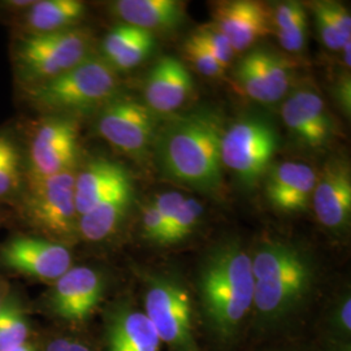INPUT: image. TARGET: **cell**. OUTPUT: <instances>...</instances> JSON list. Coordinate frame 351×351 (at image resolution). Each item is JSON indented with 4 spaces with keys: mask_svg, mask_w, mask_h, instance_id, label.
<instances>
[{
    "mask_svg": "<svg viewBox=\"0 0 351 351\" xmlns=\"http://www.w3.org/2000/svg\"><path fill=\"white\" fill-rule=\"evenodd\" d=\"M98 132L114 149L141 158L155 141V113L146 104L116 97L101 108Z\"/></svg>",
    "mask_w": 351,
    "mask_h": 351,
    "instance_id": "cell-10",
    "label": "cell"
},
{
    "mask_svg": "<svg viewBox=\"0 0 351 351\" xmlns=\"http://www.w3.org/2000/svg\"><path fill=\"white\" fill-rule=\"evenodd\" d=\"M145 314L162 342L177 351H198L193 335L191 300L178 280L168 276L147 278Z\"/></svg>",
    "mask_w": 351,
    "mask_h": 351,
    "instance_id": "cell-9",
    "label": "cell"
},
{
    "mask_svg": "<svg viewBox=\"0 0 351 351\" xmlns=\"http://www.w3.org/2000/svg\"><path fill=\"white\" fill-rule=\"evenodd\" d=\"M86 4L80 0H38L16 17L17 37L40 36L78 27Z\"/></svg>",
    "mask_w": 351,
    "mask_h": 351,
    "instance_id": "cell-19",
    "label": "cell"
},
{
    "mask_svg": "<svg viewBox=\"0 0 351 351\" xmlns=\"http://www.w3.org/2000/svg\"><path fill=\"white\" fill-rule=\"evenodd\" d=\"M272 25L284 50L297 53L304 49L307 40V16L300 1L280 3L272 12Z\"/></svg>",
    "mask_w": 351,
    "mask_h": 351,
    "instance_id": "cell-25",
    "label": "cell"
},
{
    "mask_svg": "<svg viewBox=\"0 0 351 351\" xmlns=\"http://www.w3.org/2000/svg\"><path fill=\"white\" fill-rule=\"evenodd\" d=\"M339 324L343 330L350 332L351 329V300L348 297L343 300L341 307H339Z\"/></svg>",
    "mask_w": 351,
    "mask_h": 351,
    "instance_id": "cell-38",
    "label": "cell"
},
{
    "mask_svg": "<svg viewBox=\"0 0 351 351\" xmlns=\"http://www.w3.org/2000/svg\"><path fill=\"white\" fill-rule=\"evenodd\" d=\"M36 0H5L0 1V11L11 14V16H20L25 12L29 7L33 5Z\"/></svg>",
    "mask_w": 351,
    "mask_h": 351,
    "instance_id": "cell-37",
    "label": "cell"
},
{
    "mask_svg": "<svg viewBox=\"0 0 351 351\" xmlns=\"http://www.w3.org/2000/svg\"><path fill=\"white\" fill-rule=\"evenodd\" d=\"M25 182L24 151L10 133L0 132V203L16 204Z\"/></svg>",
    "mask_w": 351,
    "mask_h": 351,
    "instance_id": "cell-24",
    "label": "cell"
},
{
    "mask_svg": "<svg viewBox=\"0 0 351 351\" xmlns=\"http://www.w3.org/2000/svg\"><path fill=\"white\" fill-rule=\"evenodd\" d=\"M198 287L210 326L232 337L254 306L250 255L234 242L215 247L202 263Z\"/></svg>",
    "mask_w": 351,
    "mask_h": 351,
    "instance_id": "cell-2",
    "label": "cell"
},
{
    "mask_svg": "<svg viewBox=\"0 0 351 351\" xmlns=\"http://www.w3.org/2000/svg\"><path fill=\"white\" fill-rule=\"evenodd\" d=\"M223 128L211 113L175 117L156 132L155 154L168 178L204 193L223 186Z\"/></svg>",
    "mask_w": 351,
    "mask_h": 351,
    "instance_id": "cell-1",
    "label": "cell"
},
{
    "mask_svg": "<svg viewBox=\"0 0 351 351\" xmlns=\"http://www.w3.org/2000/svg\"><path fill=\"white\" fill-rule=\"evenodd\" d=\"M10 351H37V349L27 341L25 343H23V345H20V346H17V348H14V349Z\"/></svg>",
    "mask_w": 351,
    "mask_h": 351,
    "instance_id": "cell-40",
    "label": "cell"
},
{
    "mask_svg": "<svg viewBox=\"0 0 351 351\" xmlns=\"http://www.w3.org/2000/svg\"><path fill=\"white\" fill-rule=\"evenodd\" d=\"M111 11L124 24L154 32H169L186 20V8L178 0H119L111 4Z\"/></svg>",
    "mask_w": 351,
    "mask_h": 351,
    "instance_id": "cell-20",
    "label": "cell"
},
{
    "mask_svg": "<svg viewBox=\"0 0 351 351\" xmlns=\"http://www.w3.org/2000/svg\"><path fill=\"white\" fill-rule=\"evenodd\" d=\"M261 78L269 104L282 99L290 88L293 64L280 53L265 49L252 50L243 56Z\"/></svg>",
    "mask_w": 351,
    "mask_h": 351,
    "instance_id": "cell-23",
    "label": "cell"
},
{
    "mask_svg": "<svg viewBox=\"0 0 351 351\" xmlns=\"http://www.w3.org/2000/svg\"><path fill=\"white\" fill-rule=\"evenodd\" d=\"M326 12L339 29L341 36L346 40H351V16L349 10L337 1H322Z\"/></svg>",
    "mask_w": 351,
    "mask_h": 351,
    "instance_id": "cell-34",
    "label": "cell"
},
{
    "mask_svg": "<svg viewBox=\"0 0 351 351\" xmlns=\"http://www.w3.org/2000/svg\"><path fill=\"white\" fill-rule=\"evenodd\" d=\"M5 295H7L5 288H4V285L0 282V307H1V303H3V301H4Z\"/></svg>",
    "mask_w": 351,
    "mask_h": 351,
    "instance_id": "cell-41",
    "label": "cell"
},
{
    "mask_svg": "<svg viewBox=\"0 0 351 351\" xmlns=\"http://www.w3.org/2000/svg\"><path fill=\"white\" fill-rule=\"evenodd\" d=\"M130 173L121 164L107 158L88 160L75 176V201L78 216L88 213Z\"/></svg>",
    "mask_w": 351,
    "mask_h": 351,
    "instance_id": "cell-21",
    "label": "cell"
},
{
    "mask_svg": "<svg viewBox=\"0 0 351 351\" xmlns=\"http://www.w3.org/2000/svg\"><path fill=\"white\" fill-rule=\"evenodd\" d=\"M193 90L194 82L185 64L175 56H164L146 77L143 95L152 112L171 114L188 103Z\"/></svg>",
    "mask_w": 351,
    "mask_h": 351,
    "instance_id": "cell-16",
    "label": "cell"
},
{
    "mask_svg": "<svg viewBox=\"0 0 351 351\" xmlns=\"http://www.w3.org/2000/svg\"><path fill=\"white\" fill-rule=\"evenodd\" d=\"M313 206L317 220L332 230L349 226L351 217V173L349 164L341 159L326 163L317 176Z\"/></svg>",
    "mask_w": 351,
    "mask_h": 351,
    "instance_id": "cell-15",
    "label": "cell"
},
{
    "mask_svg": "<svg viewBox=\"0 0 351 351\" xmlns=\"http://www.w3.org/2000/svg\"><path fill=\"white\" fill-rule=\"evenodd\" d=\"M104 293L101 274L86 265L72 267L53 282L51 289V310L71 323L86 322L99 306Z\"/></svg>",
    "mask_w": 351,
    "mask_h": 351,
    "instance_id": "cell-12",
    "label": "cell"
},
{
    "mask_svg": "<svg viewBox=\"0 0 351 351\" xmlns=\"http://www.w3.org/2000/svg\"><path fill=\"white\" fill-rule=\"evenodd\" d=\"M75 176V172H66L42 180H26L16 203L21 219L40 237L65 246L80 236Z\"/></svg>",
    "mask_w": 351,
    "mask_h": 351,
    "instance_id": "cell-6",
    "label": "cell"
},
{
    "mask_svg": "<svg viewBox=\"0 0 351 351\" xmlns=\"http://www.w3.org/2000/svg\"><path fill=\"white\" fill-rule=\"evenodd\" d=\"M94 37L84 27L50 34L20 36L12 46V64L20 88L53 80L93 56Z\"/></svg>",
    "mask_w": 351,
    "mask_h": 351,
    "instance_id": "cell-5",
    "label": "cell"
},
{
    "mask_svg": "<svg viewBox=\"0 0 351 351\" xmlns=\"http://www.w3.org/2000/svg\"><path fill=\"white\" fill-rule=\"evenodd\" d=\"M32 108L43 116H73L101 110L119 93L117 72L101 56H90L63 75L21 90Z\"/></svg>",
    "mask_w": 351,
    "mask_h": 351,
    "instance_id": "cell-4",
    "label": "cell"
},
{
    "mask_svg": "<svg viewBox=\"0 0 351 351\" xmlns=\"http://www.w3.org/2000/svg\"><path fill=\"white\" fill-rule=\"evenodd\" d=\"M160 343L150 319L141 311L123 310L108 326L110 351H160Z\"/></svg>",
    "mask_w": 351,
    "mask_h": 351,
    "instance_id": "cell-22",
    "label": "cell"
},
{
    "mask_svg": "<svg viewBox=\"0 0 351 351\" xmlns=\"http://www.w3.org/2000/svg\"><path fill=\"white\" fill-rule=\"evenodd\" d=\"M213 25L230 42L236 53L249 50L258 40L272 33V12L254 0H229L213 8Z\"/></svg>",
    "mask_w": 351,
    "mask_h": 351,
    "instance_id": "cell-14",
    "label": "cell"
},
{
    "mask_svg": "<svg viewBox=\"0 0 351 351\" xmlns=\"http://www.w3.org/2000/svg\"><path fill=\"white\" fill-rule=\"evenodd\" d=\"M26 180H42L75 172L80 160V124L73 116L46 114L26 136Z\"/></svg>",
    "mask_w": 351,
    "mask_h": 351,
    "instance_id": "cell-7",
    "label": "cell"
},
{
    "mask_svg": "<svg viewBox=\"0 0 351 351\" xmlns=\"http://www.w3.org/2000/svg\"><path fill=\"white\" fill-rule=\"evenodd\" d=\"M350 42H348L343 47H342V52H343V63H345V66H348V68H350L351 65V59H350Z\"/></svg>",
    "mask_w": 351,
    "mask_h": 351,
    "instance_id": "cell-39",
    "label": "cell"
},
{
    "mask_svg": "<svg viewBox=\"0 0 351 351\" xmlns=\"http://www.w3.org/2000/svg\"><path fill=\"white\" fill-rule=\"evenodd\" d=\"M336 99L339 101L343 112L350 114L351 110V84L350 75L341 77L336 85Z\"/></svg>",
    "mask_w": 351,
    "mask_h": 351,
    "instance_id": "cell-35",
    "label": "cell"
},
{
    "mask_svg": "<svg viewBox=\"0 0 351 351\" xmlns=\"http://www.w3.org/2000/svg\"><path fill=\"white\" fill-rule=\"evenodd\" d=\"M134 199L132 177L112 189L88 213L80 216L78 234L90 242L111 237L121 226Z\"/></svg>",
    "mask_w": 351,
    "mask_h": 351,
    "instance_id": "cell-18",
    "label": "cell"
},
{
    "mask_svg": "<svg viewBox=\"0 0 351 351\" xmlns=\"http://www.w3.org/2000/svg\"><path fill=\"white\" fill-rule=\"evenodd\" d=\"M142 226H143V233L147 239L156 243L167 245V226L164 223L163 217L160 216V213L151 202L143 207Z\"/></svg>",
    "mask_w": 351,
    "mask_h": 351,
    "instance_id": "cell-32",
    "label": "cell"
},
{
    "mask_svg": "<svg viewBox=\"0 0 351 351\" xmlns=\"http://www.w3.org/2000/svg\"><path fill=\"white\" fill-rule=\"evenodd\" d=\"M45 351H91V349L80 341L60 337L51 341Z\"/></svg>",
    "mask_w": 351,
    "mask_h": 351,
    "instance_id": "cell-36",
    "label": "cell"
},
{
    "mask_svg": "<svg viewBox=\"0 0 351 351\" xmlns=\"http://www.w3.org/2000/svg\"><path fill=\"white\" fill-rule=\"evenodd\" d=\"M316 180L317 173L310 165L285 162L269 171L265 194L272 207L278 211L302 213L311 203Z\"/></svg>",
    "mask_w": 351,
    "mask_h": 351,
    "instance_id": "cell-17",
    "label": "cell"
},
{
    "mask_svg": "<svg viewBox=\"0 0 351 351\" xmlns=\"http://www.w3.org/2000/svg\"><path fill=\"white\" fill-rule=\"evenodd\" d=\"M155 49L154 33L141 29L137 37L112 58L108 65L116 72H126L143 63Z\"/></svg>",
    "mask_w": 351,
    "mask_h": 351,
    "instance_id": "cell-27",
    "label": "cell"
},
{
    "mask_svg": "<svg viewBox=\"0 0 351 351\" xmlns=\"http://www.w3.org/2000/svg\"><path fill=\"white\" fill-rule=\"evenodd\" d=\"M29 319L20 300L7 293L0 307V351H10L29 339Z\"/></svg>",
    "mask_w": 351,
    "mask_h": 351,
    "instance_id": "cell-26",
    "label": "cell"
},
{
    "mask_svg": "<svg viewBox=\"0 0 351 351\" xmlns=\"http://www.w3.org/2000/svg\"><path fill=\"white\" fill-rule=\"evenodd\" d=\"M311 8L314 11L315 19H316V26L319 30V36L326 49L332 51H341L342 47L350 42L346 40L341 36L339 29L333 24L330 17L326 12L322 1H314L311 3Z\"/></svg>",
    "mask_w": 351,
    "mask_h": 351,
    "instance_id": "cell-31",
    "label": "cell"
},
{
    "mask_svg": "<svg viewBox=\"0 0 351 351\" xmlns=\"http://www.w3.org/2000/svg\"><path fill=\"white\" fill-rule=\"evenodd\" d=\"M278 134L263 117H243L229 126L221 138V162L245 186H254L271 168Z\"/></svg>",
    "mask_w": 351,
    "mask_h": 351,
    "instance_id": "cell-8",
    "label": "cell"
},
{
    "mask_svg": "<svg viewBox=\"0 0 351 351\" xmlns=\"http://www.w3.org/2000/svg\"><path fill=\"white\" fill-rule=\"evenodd\" d=\"M185 201V197L177 191H167L164 194L158 195L154 201L151 202L155 208L159 211L160 216L163 217L164 223L167 226V245H168V230L175 219L176 213L181 207L182 202Z\"/></svg>",
    "mask_w": 351,
    "mask_h": 351,
    "instance_id": "cell-33",
    "label": "cell"
},
{
    "mask_svg": "<svg viewBox=\"0 0 351 351\" xmlns=\"http://www.w3.org/2000/svg\"><path fill=\"white\" fill-rule=\"evenodd\" d=\"M281 116L293 137L303 146L322 150L335 136V124L320 94L310 88L291 93L284 103Z\"/></svg>",
    "mask_w": 351,
    "mask_h": 351,
    "instance_id": "cell-13",
    "label": "cell"
},
{
    "mask_svg": "<svg viewBox=\"0 0 351 351\" xmlns=\"http://www.w3.org/2000/svg\"><path fill=\"white\" fill-rule=\"evenodd\" d=\"M0 265L19 275L53 284L72 268V254L63 243L21 234L0 245Z\"/></svg>",
    "mask_w": 351,
    "mask_h": 351,
    "instance_id": "cell-11",
    "label": "cell"
},
{
    "mask_svg": "<svg viewBox=\"0 0 351 351\" xmlns=\"http://www.w3.org/2000/svg\"><path fill=\"white\" fill-rule=\"evenodd\" d=\"M252 263L254 307L267 319L290 313L306 297L313 267L303 251L281 241L262 243Z\"/></svg>",
    "mask_w": 351,
    "mask_h": 351,
    "instance_id": "cell-3",
    "label": "cell"
},
{
    "mask_svg": "<svg viewBox=\"0 0 351 351\" xmlns=\"http://www.w3.org/2000/svg\"><path fill=\"white\" fill-rule=\"evenodd\" d=\"M203 215L201 203L194 198H185L176 213L168 230V245L186 239L197 228Z\"/></svg>",
    "mask_w": 351,
    "mask_h": 351,
    "instance_id": "cell-28",
    "label": "cell"
},
{
    "mask_svg": "<svg viewBox=\"0 0 351 351\" xmlns=\"http://www.w3.org/2000/svg\"><path fill=\"white\" fill-rule=\"evenodd\" d=\"M185 56L194 68L207 77H219L224 73V68L215 59L210 50L202 43L195 34H191L184 45Z\"/></svg>",
    "mask_w": 351,
    "mask_h": 351,
    "instance_id": "cell-29",
    "label": "cell"
},
{
    "mask_svg": "<svg viewBox=\"0 0 351 351\" xmlns=\"http://www.w3.org/2000/svg\"><path fill=\"white\" fill-rule=\"evenodd\" d=\"M194 34L210 50L224 69L236 56V51L232 47L228 38L213 24L201 26Z\"/></svg>",
    "mask_w": 351,
    "mask_h": 351,
    "instance_id": "cell-30",
    "label": "cell"
}]
</instances>
